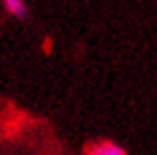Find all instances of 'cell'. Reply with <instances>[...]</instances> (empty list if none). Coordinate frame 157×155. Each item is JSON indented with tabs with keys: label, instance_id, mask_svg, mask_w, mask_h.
<instances>
[{
	"label": "cell",
	"instance_id": "6da1fadb",
	"mask_svg": "<svg viewBox=\"0 0 157 155\" xmlns=\"http://www.w3.org/2000/svg\"><path fill=\"white\" fill-rule=\"evenodd\" d=\"M87 155H126L124 149L112 141H97L87 147Z\"/></svg>",
	"mask_w": 157,
	"mask_h": 155
},
{
	"label": "cell",
	"instance_id": "7a4b0ae2",
	"mask_svg": "<svg viewBox=\"0 0 157 155\" xmlns=\"http://www.w3.org/2000/svg\"><path fill=\"white\" fill-rule=\"evenodd\" d=\"M4 6L13 17L21 19V21H27L29 19V8L25 4V0H4Z\"/></svg>",
	"mask_w": 157,
	"mask_h": 155
}]
</instances>
